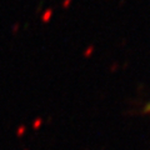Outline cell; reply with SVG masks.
I'll return each instance as SVG.
<instances>
[{"mask_svg":"<svg viewBox=\"0 0 150 150\" xmlns=\"http://www.w3.org/2000/svg\"><path fill=\"white\" fill-rule=\"evenodd\" d=\"M146 110H148V111H150V104H149V106L146 108Z\"/></svg>","mask_w":150,"mask_h":150,"instance_id":"cell-1","label":"cell"}]
</instances>
